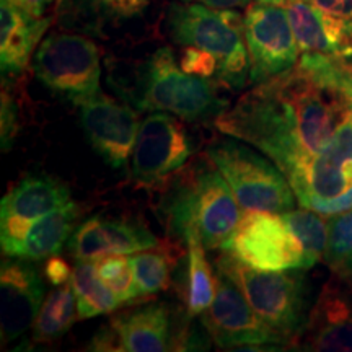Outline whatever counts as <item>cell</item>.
Here are the masks:
<instances>
[{"mask_svg": "<svg viewBox=\"0 0 352 352\" xmlns=\"http://www.w3.org/2000/svg\"><path fill=\"white\" fill-rule=\"evenodd\" d=\"M347 74L329 56L303 52L292 69L253 85L214 124L271 158L294 188L352 118Z\"/></svg>", "mask_w": 352, "mask_h": 352, "instance_id": "6da1fadb", "label": "cell"}, {"mask_svg": "<svg viewBox=\"0 0 352 352\" xmlns=\"http://www.w3.org/2000/svg\"><path fill=\"white\" fill-rule=\"evenodd\" d=\"M212 162L179 170L162 201L168 230L186 241L196 236L206 250H222L239 227L243 212L230 184Z\"/></svg>", "mask_w": 352, "mask_h": 352, "instance_id": "7a4b0ae2", "label": "cell"}, {"mask_svg": "<svg viewBox=\"0 0 352 352\" xmlns=\"http://www.w3.org/2000/svg\"><path fill=\"white\" fill-rule=\"evenodd\" d=\"M129 100L140 111H166L191 122H215L230 108L217 94L215 80L188 74L166 46L140 64Z\"/></svg>", "mask_w": 352, "mask_h": 352, "instance_id": "3957f363", "label": "cell"}, {"mask_svg": "<svg viewBox=\"0 0 352 352\" xmlns=\"http://www.w3.org/2000/svg\"><path fill=\"white\" fill-rule=\"evenodd\" d=\"M166 32L178 46L209 52L219 64V83L241 90L250 80L243 19L233 8L195 2L171 3L166 12Z\"/></svg>", "mask_w": 352, "mask_h": 352, "instance_id": "277c9868", "label": "cell"}, {"mask_svg": "<svg viewBox=\"0 0 352 352\" xmlns=\"http://www.w3.org/2000/svg\"><path fill=\"white\" fill-rule=\"evenodd\" d=\"M217 271L239 285L261 318L297 346L310 316V289L307 270L263 271L240 261L228 250H220Z\"/></svg>", "mask_w": 352, "mask_h": 352, "instance_id": "5b68a950", "label": "cell"}, {"mask_svg": "<svg viewBox=\"0 0 352 352\" xmlns=\"http://www.w3.org/2000/svg\"><path fill=\"white\" fill-rule=\"evenodd\" d=\"M208 158L230 184L245 210L284 214L296 206V192L271 158L254 152L243 140L222 139L208 148Z\"/></svg>", "mask_w": 352, "mask_h": 352, "instance_id": "8992f818", "label": "cell"}, {"mask_svg": "<svg viewBox=\"0 0 352 352\" xmlns=\"http://www.w3.org/2000/svg\"><path fill=\"white\" fill-rule=\"evenodd\" d=\"M33 72L50 90L80 104L100 94V50L77 33H50L33 56Z\"/></svg>", "mask_w": 352, "mask_h": 352, "instance_id": "52a82bcc", "label": "cell"}, {"mask_svg": "<svg viewBox=\"0 0 352 352\" xmlns=\"http://www.w3.org/2000/svg\"><path fill=\"white\" fill-rule=\"evenodd\" d=\"M222 250L240 261L263 271L307 270L303 246L283 215L263 210H245L239 227Z\"/></svg>", "mask_w": 352, "mask_h": 352, "instance_id": "ba28073f", "label": "cell"}, {"mask_svg": "<svg viewBox=\"0 0 352 352\" xmlns=\"http://www.w3.org/2000/svg\"><path fill=\"white\" fill-rule=\"evenodd\" d=\"M245 41L250 57V82L263 83L292 69L300 59V47L284 6L256 2L243 15Z\"/></svg>", "mask_w": 352, "mask_h": 352, "instance_id": "9c48e42d", "label": "cell"}, {"mask_svg": "<svg viewBox=\"0 0 352 352\" xmlns=\"http://www.w3.org/2000/svg\"><path fill=\"white\" fill-rule=\"evenodd\" d=\"M201 321L210 340L223 349H248V346L270 344L283 349L284 346H290L283 334L271 328L253 310L239 285L220 271H217L214 302L201 315Z\"/></svg>", "mask_w": 352, "mask_h": 352, "instance_id": "30bf717a", "label": "cell"}, {"mask_svg": "<svg viewBox=\"0 0 352 352\" xmlns=\"http://www.w3.org/2000/svg\"><path fill=\"white\" fill-rule=\"evenodd\" d=\"M191 155V138L175 114L152 113L140 122L132 151V178L142 184L160 183L182 170Z\"/></svg>", "mask_w": 352, "mask_h": 352, "instance_id": "8fae6325", "label": "cell"}, {"mask_svg": "<svg viewBox=\"0 0 352 352\" xmlns=\"http://www.w3.org/2000/svg\"><path fill=\"white\" fill-rule=\"evenodd\" d=\"M70 202L69 188L51 176H28L21 179L0 204V241L7 256H19L30 227L52 210Z\"/></svg>", "mask_w": 352, "mask_h": 352, "instance_id": "7c38bea8", "label": "cell"}, {"mask_svg": "<svg viewBox=\"0 0 352 352\" xmlns=\"http://www.w3.org/2000/svg\"><path fill=\"white\" fill-rule=\"evenodd\" d=\"M175 346L171 315L165 303H144L113 315L107 327L96 333L88 349L162 352L175 351Z\"/></svg>", "mask_w": 352, "mask_h": 352, "instance_id": "4fadbf2b", "label": "cell"}, {"mask_svg": "<svg viewBox=\"0 0 352 352\" xmlns=\"http://www.w3.org/2000/svg\"><path fill=\"white\" fill-rule=\"evenodd\" d=\"M297 349L352 352V276L333 272L327 280L311 307Z\"/></svg>", "mask_w": 352, "mask_h": 352, "instance_id": "5bb4252c", "label": "cell"}, {"mask_svg": "<svg viewBox=\"0 0 352 352\" xmlns=\"http://www.w3.org/2000/svg\"><path fill=\"white\" fill-rule=\"evenodd\" d=\"M88 142L113 168H126L139 132L138 113L100 91L78 104Z\"/></svg>", "mask_w": 352, "mask_h": 352, "instance_id": "9a60e30c", "label": "cell"}, {"mask_svg": "<svg viewBox=\"0 0 352 352\" xmlns=\"http://www.w3.org/2000/svg\"><path fill=\"white\" fill-rule=\"evenodd\" d=\"M44 302V284L26 259L8 256L0 270V323L2 346L10 344L34 324Z\"/></svg>", "mask_w": 352, "mask_h": 352, "instance_id": "2e32d148", "label": "cell"}, {"mask_svg": "<svg viewBox=\"0 0 352 352\" xmlns=\"http://www.w3.org/2000/svg\"><path fill=\"white\" fill-rule=\"evenodd\" d=\"M352 184V118L334 132L323 151L316 153L294 192L300 208L315 210L316 206L334 199Z\"/></svg>", "mask_w": 352, "mask_h": 352, "instance_id": "e0dca14e", "label": "cell"}, {"mask_svg": "<svg viewBox=\"0 0 352 352\" xmlns=\"http://www.w3.org/2000/svg\"><path fill=\"white\" fill-rule=\"evenodd\" d=\"M157 245V236L144 226L95 215L74 228L67 250L76 261H96L108 254L138 253Z\"/></svg>", "mask_w": 352, "mask_h": 352, "instance_id": "ac0fdd59", "label": "cell"}, {"mask_svg": "<svg viewBox=\"0 0 352 352\" xmlns=\"http://www.w3.org/2000/svg\"><path fill=\"white\" fill-rule=\"evenodd\" d=\"M52 16H34L13 0L0 6V67L3 76L21 74L28 67Z\"/></svg>", "mask_w": 352, "mask_h": 352, "instance_id": "d6986e66", "label": "cell"}, {"mask_svg": "<svg viewBox=\"0 0 352 352\" xmlns=\"http://www.w3.org/2000/svg\"><path fill=\"white\" fill-rule=\"evenodd\" d=\"M148 6L151 0H59L56 16L65 30L101 36L144 15Z\"/></svg>", "mask_w": 352, "mask_h": 352, "instance_id": "ffe728a7", "label": "cell"}, {"mask_svg": "<svg viewBox=\"0 0 352 352\" xmlns=\"http://www.w3.org/2000/svg\"><path fill=\"white\" fill-rule=\"evenodd\" d=\"M78 217V208L72 201L52 212L43 215L26 232L19 256L26 261H41L54 256L64 248Z\"/></svg>", "mask_w": 352, "mask_h": 352, "instance_id": "44dd1931", "label": "cell"}, {"mask_svg": "<svg viewBox=\"0 0 352 352\" xmlns=\"http://www.w3.org/2000/svg\"><path fill=\"white\" fill-rule=\"evenodd\" d=\"M188 264L186 285H184V303L189 316L202 315L214 302L217 292V276L214 274L204 245L196 236L186 239Z\"/></svg>", "mask_w": 352, "mask_h": 352, "instance_id": "7402d4cb", "label": "cell"}, {"mask_svg": "<svg viewBox=\"0 0 352 352\" xmlns=\"http://www.w3.org/2000/svg\"><path fill=\"white\" fill-rule=\"evenodd\" d=\"M78 318L77 297L72 280L56 285L46 300L33 324V342H50L59 340L72 328Z\"/></svg>", "mask_w": 352, "mask_h": 352, "instance_id": "603a6c76", "label": "cell"}, {"mask_svg": "<svg viewBox=\"0 0 352 352\" xmlns=\"http://www.w3.org/2000/svg\"><path fill=\"white\" fill-rule=\"evenodd\" d=\"M72 285L77 297L78 320L111 314L120 308L121 302L114 296L113 290L101 280L96 272L95 261L78 259L74 267Z\"/></svg>", "mask_w": 352, "mask_h": 352, "instance_id": "cb8c5ba5", "label": "cell"}, {"mask_svg": "<svg viewBox=\"0 0 352 352\" xmlns=\"http://www.w3.org/2000/svg\"><path fill=\"white\" fill-rule=\"evenodd\" d=\"M284 7L289 13V20L298 47H300V54L315 52V54L331 57L333 44L329 39L324 13L310 0H296Z\"/></svg>", "mask_w": 352, "mask_h": 352, "instance_id": "d4e9b609", "label": "cell"}, {"mask_svg": "<svg viewBox=\"0 0 352 352\" xmlns=\"http://www.w3.org/2000/svg\"><path fill=\"white\" fill-rule=\"evenodd\" d=\"M129 259L139 289V297L155 296L170 287L175 258L168 248L157 245L134 253Z\"/></svg>", "mask_w": 352, "mask_h": 352, "instance_id": "484cf974", "label": "cell"}, {"mask_svg": "<svg viewBox=\"0 0 352 352\" xmlns=\"http://www.w3.org/2000/svg\"><path fill=\"white\" fill-rule=\"evenodd\" d=\"M280 215L302 243L310 270L320 259H323L328 243V220L307 208L290 209Z\"/></svg>", "mask_w": 352, "mask_h": 352, "instance_id": "4316f807", "label": "cell"}, {"mask_svg": "<svg viewBox=\"0 0 352 352\" xmlns=\"http://www.w3.org/2000/svg\"><path fill=\"white\" fill-rule=\"evenodd\" d=\"M323 261L336 274L352 276V209L328 219V243Z\"/></svg>", "mask_w": 352, "mask_h": 352, "instance_id": "83f0119b", "label": "cell"}, {"mask_svg": "<svg viewBox=\"0 0 352 352\" xmlns=\"http://www.w3.org/2000/svg\"><path fill=\"white\" fill-rule=\"evenodd\" d=\"M96 272L104 284L113 290L121 303L134 302L139 298L131 259L124 254H108L95 261Z\"/></svg>", "mask_w": 352, "mask_h": 352, "instance_id": "f1b7e54d", "label": "cell"}, {"mask_svg": "<svg viewBox=\"0 0 352 352\" xmlns=\"http://www.w3.org/2000/svg\"><path fill=\"white\" fill-rule=\"evenodd\" d=\"M179 65H182V69L186 70L188 74H191V76L210 78V80L217 82L219 64L209 52L191 46L183 47Z\"/></svg>", "mask_w": 352, "mask_h": 352, "instance_id": "f546056e", "label": "cell"}, {"mask_svg": "<svg viewBox=\"0 0 352 352\" xmlns=\"http://www.w3.org/2000/svg\"><path fill=\"white\" fill-rule=\"evenodd\" d=\"M19 132V107L10 94H7L6 87L2 90V151L12 147L13 139Z\"/></svg>", "mask_w": 352, "mask_h": 352, "instance_id": "4dcf8cb0", "label": "cell"}, {"mask_svg": "<svg viewBox=\"0 0 352 352\" xmlns=\"http://www.w3.org/2000/svg\"><path fill=\"white\" fill-rule=\"evenodd\" d=\"M72 274L74 270L69 266V263L64 261L60 256H57V254L47 258L46 264H44V276H46V279L52 285H63L70 283Z\"/></svg>", "mask_w": 352, "mask_h": 352, "instance_id": "1f68e13d", "label": "cell"}, {"mask_svg": "<svg viewBox=\"0 0 352 352\" xmlns=\"http://www.w3.org/2000/svg\"><path fill=\"white\" fill-rule=\"evenodd\" d=\"M352 209V184L346 189L342 195H340L334 199H329L323 204L316 206L315 212H318L321 215H328V217H333V215L347 212V210Z\"/></svg>", "mask_w": 352, "mask_h": 352, "instance_id": "d6a6232c", "label": "cell"}, {"mask_svg": "<svg viewBox=\"0 0 352 352\" xmlns=\"http://www.w3.org/2000/svg\"><path fill=\"white\" fill-rule=\"evenodd\" d=\"M310 2L328 15L352 20V0H310Z\"/></svg>", "mask_w": 352, "mask_h": 352, "instance_id": "836d02e7", "label": "cell"}, {"mask_svg": "<svg viewBox=\"0 0 352 352\" xmlns=\"http://www.w3.org/2000/svg\"><path fill=\"white\" fill-rule=\"evenodd\" d=\"M34 16H47L51 8L57 7L59 0H13Z\"/></svg>", "mask_w": 352, "mask_h": 352, "instance_id": "e575fe53", "label": "cell"}, {"mask_svg": "<svg viewBox=\"0 0 352 352\" xmlns=\"http://www.w3.org/2000/svg\"><path fill=\"white\" fill-rule=\"evenodd\" d=\"M182 2L204 3V6L214 8H233L235 10V8H246L252 0H182Z\"/></svg>", "mask_w": 352, "mask_h": 352, "instance_id": "d590c367", "label": "cell"}, {"mask_svg": "<svg viewBox=\"0 0 352 352\" xmlns=\"http://www.w3.org/2000/svg\"><path fill=\"white\" fill-rule=\"evenodd\" d=\"M256 2L276 3V6H287V3H290V2H296V0H256Z\"/></svg>", "mask_w": 352, "mask_h": 352, "instance_id": "8d00e7d4", "label": "cell"}, {"mask_svg": "<svg viewBox=\"0 0 352 352\" xmlns=\"http://www.w3.org/2000/svg\"><path fill=\"white\" fill-rule=\"evenodd\" d=\"M347 90H349L351 98H352V72L347 74Z\"/></svg>", "mask_w": 352, "mask_h": 352, "instance_id": "74e56055", "label": "cell"}]
</instances>
